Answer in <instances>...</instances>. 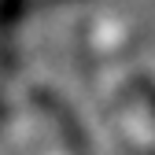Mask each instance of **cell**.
Segmentation results:
<instances>
[{
    "mask_svg": "<svg viewBox=\"0 0 155 155\" xmlns=\"http://www.w3.org/2000/svg\"><path fill=\"white\" fill-rule=\"evenodd\" d=\"M8 122L15 155H92L81 118L48 85H30Z\"/></svg>",
    "mask_w": 155,
    "mask_h": 155,
    "instance_id": "6da1fadb",
    "label": "cell"
},
{
    "mask_svg": "<svg viewBox=\"0 0 155 155\" xmlns=\"http://www.w3.org/2000/svg\"><path fill=\"white\" fill-rule=\"evenodd\" d=\"M59 4H70V0H30V8H59Z\"/></svg>",
    "mask_w": 155,
    "mask_h": 155,
    "instance_id": "7a4b0ae2",
    "label": "cell"
}]
</instances>
